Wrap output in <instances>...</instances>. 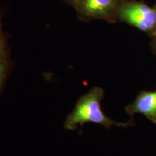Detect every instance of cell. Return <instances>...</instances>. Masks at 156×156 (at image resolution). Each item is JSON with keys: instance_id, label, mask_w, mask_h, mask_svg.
<instances>
[{"instance_id": "obj_1", "label": "cell", "mask_w": 156, "mask_h": 156, "mask_svg": "<svg viewBox=\"0 0 156 156\" xmlns=\"http://www.w3.org/2000/svg\"><path fill=\"white\" fill-rule=\"evenodd\" d=\"M103 95L104 91L100 87H93L86 94L82 95L76 103L75 108L67 117L64 128L67 130H75L79 124L83 126L87 122L101 124L107 129L114 125L122 127L134 125L132 120L126 123L116 122L106 116L101 106Z\"/></svg>"}, {"instance_id": "obj_2", "label": "cell", "mask_w": 156, "mask_h": 156, "mask_svg": "<svg viewBox=\"0 0 156 156\" xmlns=\"http://www.w3.org/2000/svg\"><path fill=\"white\" fill-rule=\"evenodd\" d=\"M117 20L134 27L150 37L156 33V5L144 2L122 0L117 9Z\"/></svg>"}, {"instance_id": "obj_3", "label": "cell", "mask_w": 156, "mask_h": 156, "mask_svg": "<svg viewBox=\"0 0 156 156\" xmlns=\"http://www.w3.org/2000/svg\"><path fill=\"white\" fill-rule=\"evenodd\" d=\"M122 0H76L73 8L84 21L101 20L110 23L117 21V9Z\"/></svg>"}, {"instance_id": "obj_4", "label": "cell", "mask_w": 156, "mask_h": 156, "mask_svg": "<svg viewBox=\"0 0 156 156\" xmlns=\"http://www.w3.org/2000/svg\"><path fill=\"white\" fill-rule=\"evenodd\" d=\"M125 111L132 119L138 113L156 124V90L140 92L133 102L125 107Z\"/></svg>"}, {"instance_id": "obj_5", "label": "cell", "mask_w": 156, "mask_h": 156, "mask_svg": "<svg viewBox=\"0 0 156 156\" xmlns=\"http://www.w3.org/2000/svg\"><path fill=\"white\" fill-rule=\"evenodd\" d=\"M5 9H0V95L7 82L12 68L10 50L8 44V36L4 30L3 19Z\"/></svg>"}, {"instance_id": "obj_6", "label": "cell", "mask_w": 156, "mask_h": 156, "mask_svg": "<svg viewBox=\"0 0 156 156\" xmlns=\"http://www.w3.org/2000/svg\"><path fill=\"white\" fill-rule=\"evenodd\" d=\"M151 47L153 53L156 56V33L153 35V36L151 37Z\"/></svg>"}, {"instance_id": "obj_7", "label": "cell", "mask_w": 156, "mask_h": 156, "mask_svg": "<svg viewBox=\"0 0 156 156\" xmlns=\"http://www.w3.org/2000/svg\"><path fill=\"white\" fill-rule=\"evenodd\" d=\"M64 1L66 3L69 4V5H71L72 7H73L74 5H75V2H76V0H64Z\"/></svg>"}]
</instances>
